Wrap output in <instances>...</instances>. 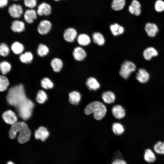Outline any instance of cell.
<instances>
[{
    "label": "cell",
    "mask_w": 164,
    "mask_h": 164,
    "mask_svg": "<svg viewBox=\"0 0 164 164\" xmlns=\"http://www.w3.org/2000/svg\"><path fill=\"white\" fill-rule=\"evenodd\" d=\"M6 99L10 104L15 108L19 116L23 120H26L30 117L34 104L26 97L22 84L11 88Z\"/></svg>",
    "instance_id": "cell-1"
},
{
    "label": "cell",
    "mask_w": 164,
    "mask_h": 164,
    "mask_svg": "<svg viewBox=\"0 0 164 164\" xmlns=\"http://www.w3.org/2000/svg\"><path fill=\"white\" fill-rule=\"evenodd\" d=\"M18 132L19 133L18 138L19 143L23 144L29 140L31 135V131L25 122H16L12 125L9 132V137L12 139L14 138Z\"/></svg>",
    "instance_id": "cell-2"
},
{
    "label": "cell",
    "mask_w": 164,
    "mask_h": 164,
    "mask_svg": "<svg viewBox=\"0 0 164 164\" xmlns=\"http://www.w3.org/2000/svg\"><path fill=\"white\" fill-rule=\"evenodd\" d=\"M84 112L87 115L93 113L94 118L100 120L105 116L107 109L104 104L101 102L94 101L90 103L86 106Z\"/></svg>",
    "instance_id": "cell-3"
},
{
    "label": "cell",
    "mask_w": 164,
    "mask_h": 164,
    "mask_svg": "<svg viewBox=\"0 0 164 164\" xmlns=\"http://www.w3.org/2000/svg\"><path fill=\"white\" fill-rule=\"evenodd\" d=\"M135 69L136 66L134 63L129 61H125L121 65L119 74L123 78L127 79Z\"/></svg>",
    "instance_id": "cell-4"
},
{
    "label": "cell",
    "mask_w": 164,
    "mask_h": 164,
    "mask_svg": "<svg viewBox=\"0 0 164 164\" xmlns=\"http://www.w3.org/2000/svg\"><path fill=\"white\" fill-rule=\"evenodd\" d=\"M8 11L10 15L14 18H19L23 13L22 8L19 4H13L10 5Z\"/></svg>",
    "instance_id": "cell-5"
},
{
    "label": "cell",
    "mask_w": 164,
    "mask_h": 164,
    "mask_svg": "<svg viewBox=\"0 0 164 164\" xmlns=\"http://www.w3.org/2000/svg\"><path fill=\"white\" fill-rule=\"evenodd\" d=\"M51 26V24L49 21L46 20L41 21L38 26V32L41 35L46 34L50 31Z\"/></svg>",
    "instance_id": "cell-6"
},
{
    "label": "cell",
    "mask_w": 164,
    "mask_h": 164,
    "mask_svg": "<svg viewBox=\"0 0 164 164\" xmlns=\"http://www.w3.org/2000/svg\"><path fill=\"white\" fill-rule=\"evenodd\" d=\"M2 118L7 124L13 125L16 122L17 118L15 114L11 110L5 111L2 114Z\"/></svg>",
    "instance_id": "cell-7"
},
{
    "label": "cell",
    "mask_w": 164,
    "mask_h": 164,
    "mask_svg": "<svg viewBox=\"0 0 164 164\" xmlns=\"http://www.w3.org/2000/svg\"><path fill=\"white\" fill-rule=\"evenodd\" d=\"M49 133L46 128L41 126L35 131V137L36 139H40L43 141H45L48 138Z\"/></svg>",
    "instance_id": "cell-8"
},
{
    "label": "cell",
    "mask_w": 164,
    "mask_h": 164,
    "mask_svg": "<svg viewBox=\"0 0 164 164\" xmlns=\"http://www.w3.org/2000/svg\"><path fill=\"white\" fill-rule=\"evenodd\" d=\"M51 12V7L50 5L47 3L43 2L38 6L37 13L40 16L43 15H49L50 14Z\"/></svg>",
    "instance_id": "cell-9"
},
{
    "label": "cell",
    "mask_w": 164,
    "mask_h": 164,
    "mask_svg": "<svg viewBox=\"0 0 164 164\" xmlns=\"http://www.w3.org/2000/svg\"><path fill=\"white\" fill-rule=\"evenodd\" d=\"M77 36V32L73 28H69L65 31L63 37L67 42H72L74 41Z\"/></svg>",
    "instance_id": "cell-10"
},
{
    "label": "cell",
    "mask_w": 164,
    "mask_h": 164,
    "mask_svg": "<svg viewBox=\"0 0 164 164\" xmlns=\"http://www.w3.org/2000/svg\"><path fill=\"white\" fill-rule=\"evenodd\" d=\"M136 78L140 83H145L149 80V75L145 69H140L137 73Z\"/></svg>",
    "instance_id": "cell-11"
},
{
    "label": "cell",
    "mask_w": 164,
    "mask_h": 164,
    "mask_svg": "<svg viewBox=\"0 0 164 164\" xmlns=\"http://www.w3.org/2000/svg\"><path fill=\"white\" fill-rule=\"evenodd\" d=\"M112 112L114 116L118 119H121L125 116V109L119 105L114 106L112 108Z\"/></svg>",
    "instance_id": "cell-12"
},
{
    "label": "cell",
    "mask_w": 164,
    "mask_h": 164,
    "mask_svg": "<svg viewBox=\"0 0 164 164\" xmlns=\"http://www.w3.org/2000/svg\"><path fill=\"white\" fill-rule=\"evenodd\" d=\"M141 5L138 1L133 0L129 7V11L131 14L138 16L141 13Z\"/></svg>",
    "instance_id": "cell-13"
},
{
    "label": "cell",
    "mask_w": 164,
    "mask_h": 164,
    "mask_svg": "<svg viewBox=\"0 0 164 164\" xmlns=\"http://www.w3.org/2000/svg\"><path fill=\"white\" fill-rule=\"evenodd\" d=\"M145 29L148 35L150 37L155 36L158 31V28L155 24L147 23L145 25Z\"/></svg>",
    "instance_id": "cell-14"
},
{
    "label": "cell",
    "mask_w": 164,
    "mask_h": 164,
    "mask_svg": "<svg viewBox=\"0 0 164 164\" xmlns=\"http://www.w3.org/2000/svg\"><path fill=\"white\" fill-rule=\"evenodd\" d=\"M73 54L75 59L78 61L83 60L86 56L85 50L80 47H77L74 48Z\"/></svg>",
    "instance_id": "cell-15"
},
{
    "label": "cell",
    "mask_w": 164,
    "mask_h": 164,
    "mask_svg": "<svg viewBox=\"0 0 164 164\" xmlns=\"http://www.w3.org/2000/svg\"><path fill=\"white\" fill-rule=\"evenodd\" d=\"M36 18V13L34 10L28 9L25 11L24 14V18L25 20L27 23H32Z\"/></svg>",
    "instance_id": "cell-16"
},
{
    "label": "cell",
    "mask_w": 164,
    "mask_h": 164,
    "mask_svg": "<svg viewBox=\"0 0 164 164\" xmlns=\"http://www.w3.org/2000/svg\"><path fill=\"white\" fill-rule=\"evenodd\" d=\"M158 55L157 51L152 47H149L146 49L143 53V56L147 60H149L154 56H157Z\"/></svg>",
    "instance_id": "cell-17"
},
{
    "label": "cell",
    "mask_w": 164,
    "mask_h": 164,
    "mask_svg": "<svg viewBox=\"0 0 164 164\" xmlns=\"http://www.w3.org/2000/svg\"><path fill=\"white\" fill-rule=\"evenodd\" d=\"M25 28V24L22 22L15 20L12 23L11 29L15 32H20L23 31Z\"/></svg>",
    "instance_id": "cell-18"
},
{
    "label": "cell",
    "mask_w": 164,
    "mask_h": 164,
    "mask_svg": "<svg viewBox=\"0 0 164 164\" xmlns=\"http://www.w3.org/2000/svg\"><path fill=\"white\" fill-rule=\"evenodd\" d=\"M69 101L70 102L74 105H78L81 99V95L78 92L74 91L69 94Z\"/></svg>",
    "instance_id": "cell-19"
},
{
    "label": "cell",
    "mask_w": 164,
    "mask_h": 164,
    "mask_svg": "<svg viewBox=\"0 0 164 164\" xmlns=\"http://www.w3.org/2000/svg\"><path fill=\"white\" fill-rule=\"evenodd\" d=\"M86 84L90 90H96L100 87V85L97 80L93 77H90L88 78Z\"/></svg>",
    "instance_id": "cell-20"
},
{
    "label": "cell",
    "mask_w": 164,
    "mask_h": 164,
    "mask_svg": "<svg viewBox=\"0 0 164 164\" xmlns=\"http://www.w3.org/2000/svg\"><path fill=\"white\" fill-rule=\"evenodd\" d=\"M51 66L53 70L56 72H59L63 67V63L60 59L55 58L52 60L51 62Z\"/></svg>",
    "instance_id": "cell-21"
},
{
    "label": "cell",
    "mask_w": 164,
    "mask_h": 164,
    "mask_svg": "<svg viewBox=\"0 0 164 164\" xmlns=\"http://www.w3.org/2000/svg\"><path fill=\"white\" fill-rule=\"evenodd\" d=\"M102 98L104 101L107 104H111L113 103L115 99L114 94L110 91L104 92L102 94Z\"/></svg>",
    "instance_id": "cell-22"
},
{
    "label": "cell",
    "mask_w": 164,
    "mask_h": 164,
    "mask_svg": "<svg viewBox=\"0 0 164 164\" xmlns=\"http://www.w3.org/2000/svg\"><path fill=\"white\" fill-rule=\"evenodd\" d=\"M145 160L148 162L151 163L156 160V156L154 152L150 149H146L144 155Z\"/></svg>",
    "instance_id": "cell-23"
},
{
    "label": "cell",
    "mask_w": 164,
    "mask_h": 164,
    "mask_svg": "<svg viewBox=\"0 0 164 164\" xmlns=\"http://www.w3.org/2000/svg\"><path fill=\"white\" fill-rule=\"evenodd\" d=\"M111 31L114 36L122 34L124 32V29L123 27L117 23L112 24L110 26Z\"/></svg>",
    "instance_id": "cell-24"
},
{
    "label": "cell",
    "mask_w": 164,
    "mask_h": 164,
    "mask_svg": "<svg viewBox=\"0 0 164 164\" xmlns=\"http://www.w3.org/2000/svg\"><path fill=\"white\" fill-rule=\"evenodd\" d=\"M77 41L80 45L85 46L90 44L91 42V39L87 35L85 34H82L78 36Z\"/></svg>",
    "instance_id": "cell-25"
},
{
    "label": "cell",
    "mask_w": 164,
    "mask_h": 164,
    "mask_svg": "<svg viewBox=\"0 0 164 164\" xmlns=\"http://www.w3.org/2000/svg\"><path fill=\"white\" fill-rule=\"evenodd\" d=\"M125 4V0H113L111 8L114 10H121L124 8Z\"/></svg>",
    "instance_id": "cell-26"
},
{
    "label": "cell",
    "mask_w": 164,
    "mask_h": 164,
    "mask_svg": "<svg viewBox=\"0 0 164 164\" xmlns=\"http://www.w3.org/2000/svg\"><path fill=\"white\" fill-rule=\"evenodd\" d=\"M33 58L32 53L30 52H26L21 54L19 56L20 61L24 63H31Z\"/></svg>",
    "instance_id": "cell-27"
},
{
    "label": "cell",
    "mask_w": 164,
    "mask_h": 164,
    "mask_svg": "<svg viewBox=\"0 0 164 164\" xmlns=\"http://www.w3.org/2000/svg\"><path fill=\"white\" fill-rule=\"evenodd\" d=\"M92 37L94 42L98 45L102 46L104 44V38L100 33L95 32L93 34Z\"/></svg>",
    "instance_id": "cell-28"
},
{
    "label": "cell",
    "mask_w": 164,
    "mask_h": 164,
    "mask_svg": "<svg viewBox=\"0 0 164 164\" xmlns=\"http://www.w3.org/2000/svg\"><path fill=\"white\" fill-rule=\"evenodd\" d=\"M11 49L14 53L19 54L23 51L24 47L23 45L21 43L18 42H15L12 45Z\"/></svg>",
    "instance_id": "cell-29"
},
{
    "label": "cell",
    "mask_w": 164,
    "mask_h": 164,
    "mask_svg": "<svg viewBox=\"0 0 164 164\" xmlns=\"http://www.w3.org/2000/svg\"><path fill=\"white\" fill-rule=\"evenodd\" d=\"M112 130L114 134L118 135H121L124 132L123 126L121 124L117 122L113 124Z\"/></svg>",
    "instance_id": "cell-30"
},
{
    "label": "cell",
    "mask_w": 164,
    "mask_h": 164,
    "mask_svg": "<svg viewBox=\"0 0 164 164\" xmlns=\"http://www.w3.org/2000/svg\"><path fill=\"white\" fill-rule=\"evenodd\" d=\"M49 50V49L46 46L43 44H40L38 46L37 52L39 56L43 57L48 54Z\"/></svg>",
    "instance_id": "cell-31"
},
{
    "label": "cell",
    "mask_w": 164,
    "mask_h": 164,
    "mask_svg": "<svg viewBox=\"0 0 164 164\" xmlns=\"http://www.w3.org/2000/svg\"><path fill=\"white\" fill-rule=\"evenodd\" d=\"M11 68V64L6 61H3L0 64L1 71L3 75H5L9 72Z\"/></svg>",
    "instance_id": "cell-32"
},
{
    "label": "cell",
    "mask_w": 164,
    "mask_h": 164,
    "mask_svg": "<svg viewBox=\"0 0 164 164\" xmlns=\"http://www.w3.org/2000/svg\"><path fill=\"white\" fill-rule=\"evenodd\" d=\"M9 85L8 79L5 76L1 75L0 77V90L3 91L6 90Z\"/></svg>",
    "instance_id": "cell-33"
},
{
    "label": "cell",
    "mask_w": 164,
    "mask_h": 164,
    "mask_svg": "<svg viewBox=\"0 0 164 164\" xmlns=\"http://www.w3.org/2000/svg\"><path fill=\"white\" fill-rule=\"evenodd\" d=\"M154 149L157 154L164 155V142H158L154 145Z\"/></svg>",
    "instance_id": "cell-34"
},
{
    "label": "cell",
    "mask_w": 164,
    "mask_h": 164,
    "mask_svg": "<svg viewBox=\"0 0 164 164\" xmlns=\"http://www.w3.org/2000/svg\"><path fill=\"white\" fill-rule=\"evenodd\" d=\"M47 98L46 93L43 90H40L37 94L36 100L39 103L43 104L46 101Z\"/></svg>",
    "instance_id": "cell-35"
},
{
    "label": "cell",
    "mask_w": 164,
    "mask_h": 164,
    "mask_svg": "<svg viewBox=\"0 0 164 164\" xmlns=\"http://www.w3.org/2000/svg\"><path fill=\"white\" fill-rule=\"evenodd\" d=\"M41 85L43 88L45 89H51L53 86V82L47 77L44 78L42 80Z\"/></svg>",
    "instance_id": "cell-36"
},
{
    "label": "cell",
    "mask_w": 164,
    "mask_h": 164,
    "mask_svg": "<svg viewBox=\"0 0 164 164\" xmlns=\"http://www.w3.org/2000/svg\"><path fill=\"white\" fill-rule=\"evenodd\" d=\"M9 49L5 43H2L0 45V55L2 56H7L9 53Z\"/></svg>",
    "instance_id": "cell-37"
},
{
    "label": "cell",
    "mask_w": 164,
    "mask_h": 164,
    "mask_svg": "<svg viewBox=\"0 0 164 164\" xmlns=\"http://www.w3.org/2000/svg\"><path fill=\"white\" fill-rule=\"evenodd\" d=\"M155 9L158 12H161L164 11V2L162 0H157L155 4Z\"/></svg>",
    "instance_id": "cell-38"
},
{
    "label": "cell",
    "mask_w": 164,
    "mask_h": 164,
    "mask_svg": "<svg viewBox=\"0 0 164 164\" xmlns=\"http://www.w3.org/2000/svg\"><path fill=\"white\" fill-rule=\"evenodd\" d=\"M24 2L26 7L32 8L36 6V0H24Z\"/></svg>",
    "instance_id": "cell-39"
},
{
    "label": "cell",
    "mask_w": 164,
    "mask_h": 164,
    "mask_svg": "<svg viewBox=\"0 0 164 164\" xmlns=\"http://www.w3.org/2000/svg\"><path fill=\"white\" fill-rule=\"evenodd\" d=\"M112 164H127L125 161L121 159H115Z\"/></svg>",
    "instance_id": "cell-40"
},
{
    "label": "cell",
    "mask_w": 164,
    "mask_h": 164,
    "mask_svg": "<svg viewBox=\"0 0 164 164\" xmlns=\"http://www.w3.org/2000/svg\"><path fill=\"white\" fill-rule=\"evenodd\" d=\"M8 2V0H0V7L2 8L6 6Z\"/></svg>",
    "instance_id": "cell-41"
},
{
    "label": "cell",
    "mask_w": 164,
    "mask_h": 164,
    "mask_svg": "<svg viewBox=\"0 0 164 164\" xmlns=\"http://www.w3.org/2000/svg\"><path fill=\"white\" fill-rule=\"evenodd\" d=\"M7 164H15L13 162H12L9 161L7 162Z\"/></svg>",
    "instance_id": "cell-42"
},
{
    "label": "cell",
    "mask_w": 164,
    "mask_h": 164,
    "mask_svg": "<svg viewBox=\"0 0 164 164\" xmlns=\"http://www.w3.org/2000/svg\"><path fill=\"white\" fill-rule=\"evenodd\" d=\"M55 1H59L60 0H54Z\"/></svg>",
    "instance_id": "cell-43"
},
{
    "label": "cell",
    "mask_w": 164,
    "mask_h": 164,
    "mask_svg": "<svg viewBox=\"0 0 164 164\" xmlns=\"http://www.w3.org/2000/svg\"><path fill=\"white\" fill-rule=\"evenodd\" d=\"M14 0V1H17V0Z\"/></svg>",
    "instance_id": "cell-44"
}]
</instances>
